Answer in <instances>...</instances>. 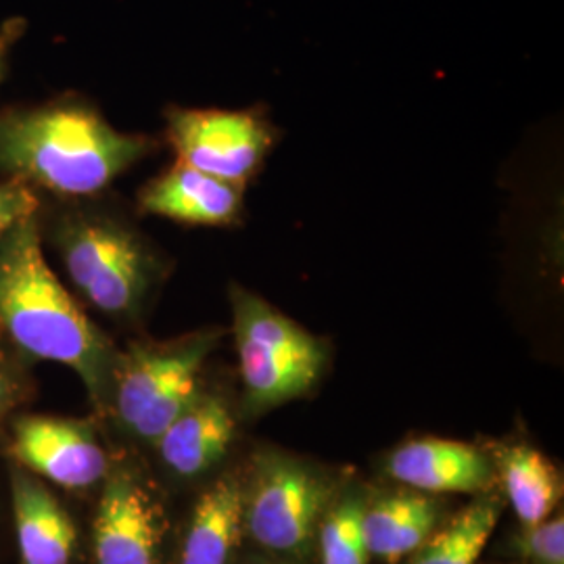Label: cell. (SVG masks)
<instances>
[{
    "mask_svg": "<svg viewBox=\"0 0 564 564\" xmlns=\"http://www.w3.org/2000/svg\"><path fill=\"white\" fill-rule=\"evenodd\" d=\"M0 330L28 360L72 368L105 412L118 349L46 265L36 214L0 241Z\"/></svg>",
    "mask_w": 564,
    "mask_h": 564,
    "instance_id": "cell-1",
    "label": "cell"
},
{
    "mask_svg": "<svg viewBox=\"0 0 564 564\" xmlns=\"http://www.w3.org/2000/svg\"><path fill=\"white\" fill-rule=\"evenodd\" d=\"M153 149V139L116 130L84 102L0 116V170L63 197L101 193Z\"/></svg>",
    "mask_w": 564,
    "mask_h": 564,
    "instance_id": "cell-2",
    "label": "cell"
},
{
    "mask_svg": "<svg viewBox=\"0 0 564 564\" xmlns=\"http://www.w3.org/2000/svg\"><path fill=\"white\" fill-rule=\"evenodd\" d=\"M55 247L82 297L118 323H137L167 274L141 230L102 207L65 214L55 226Z\"/></svg>",
    "mask_w": 564,
    "mask_h": 564,
    "instance_id": "cell-3",
    "label": "cell"
},
{
    "mask_svg": "<svg viewBox=\"0 0 564 564\" xmlns=\"http://www.w3.org/2000/svg\"><path fill=\"white\" fill-rule=\"evenodd\" d=\"M223 337L220 328H203L172 341L118 349L105 412L132 437L155 444L202 391L203 368Z\"/></svg>",
    "mask_w": 564,
    "mask_h": 564,
    "instance_id": "cell-4",
    "label": "cell"
},
{
    "mask_svg": "<svg viewBox=\"0 0 564 564\" xmlns=\"http://www.w3.org/2000/svg\"><path fill=\"white\" fill-rule=\"evenodd\" d=\"M230 302L245 410L260 414L310 393L321 381L328 360L323 339L241 284H232Z\"/></svg>",
    "mask_w": 564,
    "mask_h": 564,
    "instance_id": "cell-5",
    "label": "cell"
},
{
    "mask_svg": "<svg viewBox=\"0 0 564 564\" xmlns=\"http://www.w3.org/2000/svg\"><path fill=\"white\" fill-rule=\"evenodd\" d=\"M330 496L333 487L318 470L268 452L253 464L242 523L263 547L305 556L318 535Z\"/></svg>",
    "mask_w": 564,
    "mask_h": 564,
    "instance_id": "cell-6",
    "label": "cell"
},
{
    "mask_svg": "<svg viewBox=\"0 0 564 564\" xmlns=\"http://www.w3.org/2000/svg\"><path fill=\"white\" fill-rule=\"evenodd\" d=\"M165 120L181 162L237 184L258 174L274 144L272 126L256 111L172 107Z\"/></svg>",
    "mask_w": 564,
    "mask_h": 564,
    "instance_id": "cell-7",
    "label": "cell"
},
{
    "mask_svg": "<svg viewBox=\"0 0 564 564\" xmlns=\"http://www.w3.org/2000/svg\"><path fill=\"white\" fill-rule=\"evenodd\" d=\"M7 458L67 491L101 485L111 468L90 421L39 414L9 421Z\"/></svg>",
    "mask_w": 564,
    "mask_h": 564,
    "instance_id": "cell-8",
    "label": "cell"
},
{
    "mask_svg": "<svg viewBox=\"0 0 564 564\" xmlns=\"http://www.w3.org/2000/svg\"><path fill=\"white\" fill-rule=\"evenodd\" d=\"M163 508L132 466H111L93 523L95 564H162Z\"/></svg>",
    "mask_w": 564,
    "mask_h": 564,
    "instance_id": "cell-9",
    "label": "cell"
},
{
    "mask_svg": "<svg viewBox=\"0 0 564 564\" xmlns=\"http://www.w3.org/2000/svg\"><path fill=\"white\" fill-rule=\"evenodd\" d=\"M7 498L20 564H74L78 527L51 485L9 463Z\"/></svg>",
    "mask_w": 564,
    "mask_h": 564,
    "instance_id": "cell-10",
    "label": "cell"
},
{
    "mask_svg": "<svg viewBox=\"0 0 564 564\" xmlns=\"http://www.w3.org/2000/svg\"><path fill=\"white\" fill-rule=\"evenodd\" d=\"M245 184L223 181L188 163H174L139 193L142 214L195 226H232L241 220Z\"/></svg>",
    "mask_w": 564,
    "mask_h": 564,
    "instance_id": "cell-11",
    "label": "cell"
},
{
    "mask_svg": "<svg viewBox=\"0 0 564 564\" xmlns=\"http://www.w3.org/2000/svg\"><path fill=\"white\" fill-rule=\"evenodd\" d=\"M387 470L395 481L423 494H479L496 479L484 452L449 440L402 445L391 454Z\"/></svg>",
    "mask_w": 564,
    "mask_h": 564,
    "instance_id": "cell-12",
    "label": "cell"
},
{
    "mask_svg": "<svg viewBox=\"0 0 564 564\" xmlns=\"http://www.w3.org/2000/svg\"><path fill=\"white\" fill-rule=\"evenodd\" d=\"M235 437V416L220 393L202 391L158 437L155 447L176 477H199L223 460Z\"/></svg>",
    "mask_w": 564,
    "mask_h": 564,
    "instance_id": "cell-13",
    "label": "cell"
},
{
    "mask_svg": "<svg viewBox=\"0 0 564 564\" xmlns=\"http://www.w3.org/2000/svg\"><path fill=\"white\" fill-rule=\"evenodd\" d=\"M440 512L423 491H395L366 505L364 538L370 556L387 564L412 556L435 531Z\"/></svg>",
    "mask_w": 564,
    "mask_h": 564,
    "instance_id": "cell-14",
    "label": "cell"
},
{
    "mask_svg": "<svg viewBox=\"0 0 564 564\" xmlns=\"http://www.w3.org/2000/svg\"><path fill=\"white\" fill-rule=\"evenodd\" d=\"M245 489L232 475L209 485L193 510L178 564H228L241 538Z\"/></svg>",
    "mask_w": 564,
    "mask_h": 564,
    "instance_id": "cell-15",
    "label": "cell"
},
{
    "mask_svg": "<svg viewBox=\"0 0 564 564\" xmlns=\"http://www.w3.org/2000/svg\"><path fill=\"white\" fill-rule=\"evenodd\" d=\"M508 500L524 527L545 521L561 502L563 484L556 466L529 445H512L500 456Z\"/></svg>",
    "mask_w": 564,
    "mask_h": 564,
    "instance_id": "cell-16",
    "label": "cell"
},
{
    "mask_svg": "<svg viewBox=\"0 0 564 564\" xmlns=\"http://www.w3.org/2000/svg\"><path fill=\"white\" fill-rule=\"evenodd\" d=\"M502 514L498 498L466 506L442 531H433L412 564H477Z\"/></svg>",
    "mask_w": 564,
    "mask_h": 564,
    "instance_id": "cell-17",
    "label": "cell"
},
{
    "mask_svg": "<svg viewBox=\"0 0 564 564\" xmlns=\"http://www.w3.org/2000/svg\"><path fill=\"white\" fill-rule=\"evenodd\" d=\"M366 505L368 500L360 491H349L328 506L318 529L323 564H368L370 552L362 524Z\"/></svg>",
    "mask_w": 564,
    "mask_h": 564,
    "instance_id": "cell-18",
    "label": "cell"
},
{
    "mask_svg": "<svg viewBox=\"0 0 564 564\" xmlns=\"http://www.w3.org/2000/svg\"><path fill=\"white\" fill-rule=\"evenodd\" d=\"M28 358L0 330V426L9 423L32 395Z\"/></svg>",
    "mask_w": 564,
    "mask_h": 564,
    "instance_id": "cell-19",
    "label": "cell"
},
{
    "mask_svg": "<svg viewBox=\"0 0 564 564\" xmlns=\"http://www.w3.org/2000/svg\"><path fill=\"white\" fill-rule=\"evenodd\" d=\"M521 550L540 564H564V519L563 514L545 519L542 523L527 527Z\"/></svg>",
    "mask_w": 564,
    "mask_h": 564,
    "instance_id": "cell-20",
    "label": "cell"
},
{
    "mask_svg": "<svg viewBox=\"0 0 564 564\" xmlns=\"http://www.w3.org/2000/svg\"><path fill=\"white\" fill-rule=\"evenodd\" d=\"M39 212V199L30 184L11 181L0 184V241L4 235L28 216H34Z\"/></svg>",
    "mask_w": 564,
    "mask_h": 564,
    "instance_id": "cell-21",
    "label": "cell"
},
{
    "mask_svg": "<svg viewBox=\"0 0 564 564\" xmlns=\"http://www.w3.org/2000/svg\"><path fill=\"white\" fill-rule=\"evenodd\" d=\"M25 30H28V20H23L20 15L9 18L0 23V80H2L9 57H11L13 48L20 44Z\"/></svg>",
    "mask_w": 564,
    "mask_h": 564,
    "instance_id": "cell-22",
    "label": "cell"
},
{
    "mask_svg": "<svg viewBox=\"0 0 564 564\" xmlns=\"http://www.w3.org/2000/svg\"><path fill=\"white\" fill-rule=\"evenodd\" d=\"M258 564H270V563H258Z\"/></svg>",
    "mask_w": 564,
    "mask_h": 564,
    "instance_id": "cell-23",
    "label": "cell"
}]
</instances>
